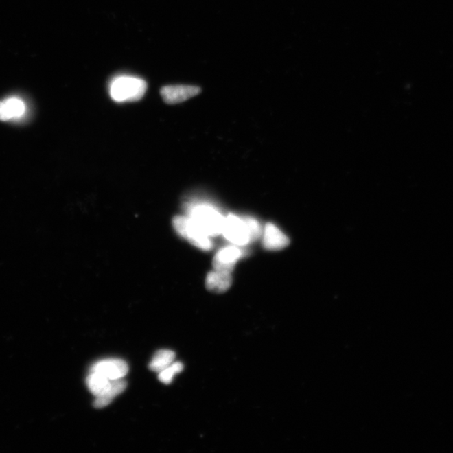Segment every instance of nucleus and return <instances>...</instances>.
<instances>
[{"mask_svg":"<svg viewBox=\"0 0 453 453\" xmlns=\"http://www.w3.org/2000/svg\"><path fill=\"white\" fill-rule=\"evenodd\" d=\"M188 216L205 235L211 237L222 234L224 217L214 207L207 204L192 206Z\"/></svg>","mask_w":453,"mask_h":453,"instance_id":"nucleus-1","label":"nucleus"},{"mask_svg":"<svg viewBox=\"0 0 453 453\" xmlns=\"http://www.w3.org/2000/svg\"><path fill=\"white\" fill-rule=\"evenodd\" d=\"M147 84L141 78L120 76L111 83V95L113 100L123 102L138 101L145 95Z\"/></svg>","mask_w":453,"mask_h":453,"instance_id":"nucleus-2","label":"nucleus"},{"mask_svg":"<svg viewBox=\"0 0 453 453\" xmlns=\"http://www.w3.org/2000/svg\"><path fill=\"white\" fill-rule=\"evenodd\" d=\"M222 234L230 243L239 247L254 242L249 217L240 218L233 214L229 215L224 218Z\"/></svg>","mask_w":453,"mask_h":453,"instance_id":"nucleus-3","label":"nucleus"},{"mask_svg":"<svg viewBox=\"0 0 453 453\" xmlns=\"http://www.w3.org/2000/svg\"><path fill=\"white\" fill-rule=\"evenodd\" d=\"M173 226L180 236L187 240L194 246L202 249V251H210L213 248L211 237L200 231L190 217H176L173 220Z\"/></svg>","mask_w":453,"mask_h":453,"instance_id":"nucleus-4","label":"nucleus"},{"mask_svg":"<svg viewBox=\"0 0 453 453\" xmlns=\"http://www.w3.org/2000/svg\"><path fill=\"white\" fill-rule=\"evenodd\" d=\"M90 372H96L109 380L123 379L128 372L127 362L117 358L98 361L91 368Z\"/></svg>","mask_w":453,"mask_h":453,"instance_id":"nucleus-5","label":"nucleus"},{"mask_svg":"<svg viewBox=\"0 0 453 453\" xmlns=\"http://www.w3.org/2000/svg\"><path fill=\"white\" fill-rule=\"evenodd\" d=\"M201 93V89L196 86H165L161 90L162 98L168 104H176L190 100Z\"/></svg>","mask_w":453,"mask_h":453,"instance_id":"nucleus-6","label":"nucleus"},{"mask_svg":"<svg viewBox=\"0 0 453 453\" xmlns=\"http://www.w3.org/2000/svg\"><path fill=\"white\" fill-rule=\"evenodd\" d=\"M243 251L236 245L220 249L214 256L213 262L214 270L232 273L234 266L237 260L241 259Z\"/></svg>","mask_w":453,"mask_h":453,"instance_id":"nucleus-7","label":"nucleus"},{"mask_svg":"<svg viewBox=\"0 0 453 453\" xmlns=\"http://www.w3.org/2000/svg\"><path fill=\"white\" fill-rule=\"evenodd\" d=\"M263 244L270 251H279L289 244V240L277 226L270 224L264 228Z\"/></svg>","mask_w":453,"mask_h":453,"instance_id":"nucleus-8","label":"nucleus"},{"mask_svg":"<svg viewBox=\"0 0 453 453\" xmlns=\"http://www.w3.org/2000/svg\"><path fill=\"white\" fill-rule=\"evenodd\" d=\"M232 281V275L229 272L214 270L207 275L206 287L210 292L224 293L230 288Z\"/></svg>","mask_w":453,"mask_h":453,"instance_id":"nucleus-9","label":"nucleus"},{"mask_svg":"<svg viewBox=\"0 0 453 453\" xmlns=\"http://www.w3.org/2000/svg\"><path fill=\"white\" fill-rule=\"evenodd\" d=\"M127 384L123 379L112 380L111 388L104 395L96 397L94 406L96 408H104L108 406L113 399L126 390Z\"/></svg>","mask_w":453,"mask_h":453,"instance_id":"nucleus-10","label":"nucleus"},{"mask_svg":"<svg viewBox=\"0 0 453 453\" xmlns=\"http://www.w3.org/2000/svg\"><path fill=\"white\" fill-rule=\"evenodd\" d=\"M111 381L96 372H90V375L86 379L89 390L92 394L98 397L105 394L109 390L111 385Z\"/></svg>","mask_w":453,"mask_h":453,"instance_id":"nucleus-11","label":"nucleus"},{"mask_svg":"<svg viewBox=\"0 0 453 453\" xmlns=\"http://www.w3.org/2000/svg\"><path fill=\"white\" fill-rule=\"evenodd\" d=\"M176 354L171 350H160L154 354L152 360L150 362L149 368L151 371L160 373L167 368L175 361Z\"/></svg>","mask_w":453,"mask_h":453,"instance_id":"nucleus-12","label":"nucleus"},{"mask_svg":"<svg viewBox=\"0 0 453 453\" xmlns=\"http://www.w3.org/2000/svg\"><path fill=\"white\" fill-rule=\"evenodd\" d=\"M184 366L180 362H173L167 368L159 373V380L165 384H170L172 382L173 378L177 373L183 371Z\"/></svg>","mask_w":453,"mask_h":453,"instance_id":"nucleus-13","label":"nucleus"},{"mask_svg":"<svg viewBox=\"0 0 453 453\" xmlns=\"http://www.w3.org/2000/svg\"><path fill=\"white\" fill-rule=\"evenodd\" d=\"M6 106L8 113L10 119L13 118H20L25 113V106L21 100L17 97H10L3 101Z\"/></svg>","mask_w":453,"mask_h":453,"instance_id":"nucleus-14","label":"nucleus"},{"mask_svg":"<svg viewBox=\"0 0 453 453\" xmlns=\"http://www.w3.org/2000/svg\"><path fill=\"white\" fill-rule=\"evenodd\" d=\"M9 119H10V117L7 111L6 106L3 102H0V120L7 121Z\"/></svg>","mask_w":453,"mask_h":453,"instance_id":"nucleus-15","label":"nucleus"}]
</instances>
